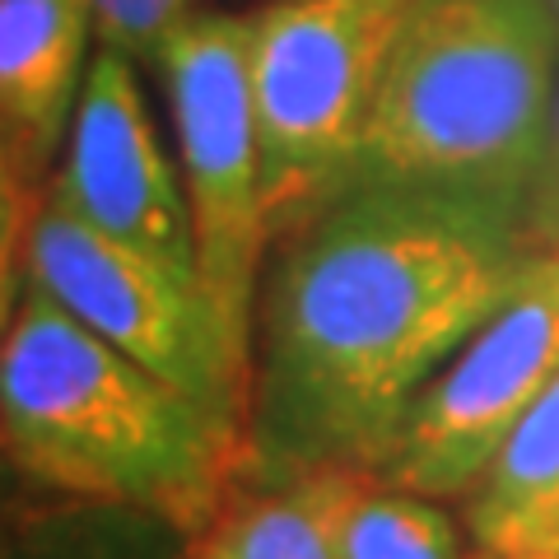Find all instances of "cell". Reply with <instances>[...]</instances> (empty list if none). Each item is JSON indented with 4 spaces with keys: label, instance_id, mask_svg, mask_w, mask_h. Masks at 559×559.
I'll return each mask as SVG.
<instances>
[{
    "label": "cell",
    "instance_id": "cell-13",
    "mask_svg": "<svg viewBox=\"0 0 559 559\" xmlns=\"http://www.w3.org/2000/svg\"><path fill=\"white\" fill-rule=\"evenodd\" d=\"M90 10L103 47L145 66H159L164 43L197 14L191 0H90Z\"/></svg>",
    "mask_w": 559,
    "mask_h": 559
},
{
    "label": "cell",
    "instance_id": "cell-16",
    "mask_svg": "<svg viewBox=\"0 0 559 559\" xmlns=\"http://www.w3.org/2000/svg\"><path fill=\"white\" fill-rule=\"evenodd\" d=\"M546 164L555 168V178H559V108H555V135H550V159Z\"/></svg>",
    "mask_w": 559,
    "mask_h": 559
},
{
    "label": "cell",
    "instance_id": "cell-3",
    "mask_svg": "<svg viewBox=\"0 0 559 559\" xmlns=\"http://www.w3.org/2000/svg\"><path fill=\"white\" fill-rule=\"evenodd\" d=\"M555 135L550 0H406L341 191L518 210Z\"/></svg>",
    "mask_w": 559,
    "mask_h": 559
},
{
    "label": "cell",
    "instance_id": "cell-15",
    "mask_svg": "<svg viewBox=\"0 0 559 559\" xmlns=\"http://www.w3.org/2000/svg\"><path fill=\"white\" fill-rule=\"evenodd\" d=\"M20 275H24V242H5V248H0V336H5L14 308L24 299Z\"/></svg>",
    "mask_w": 559,
    "mask_h": 559
},
{
    "label": "cell",
    "instance_id": "cell-2",
    "mask_svg": "<svg viewBox=\"0 0 559 559\" xmlns=\"http://www.w3.org/2000/svg\"><path fill=\"white\" fill-rule=\"evenodd\" d=\"M0 448L66 495L197 536L248 476V433L24 289L0 336Z\"/></svg>",
    "mask_w": 559,
    "mask_h": 559
},
{
    "label": "cell",
    "instance_id": "cell-6",
    "mask_svg": "<svg viewBox=\"0 0 559 559\" xmlns=\"http://www.w3.org/2000/svg\"><path fill=\"white\" fill-rule=\"evenodd\" d=\"M252 14L197 10L159 51L182 187L197 234V271L229 326L252 345L271 224L261 201V145L252 112Z\"/></svg>",
    "mask_w": 559,
    "mask_h": 559
},
{
    "label": "cell",
    "instance_id": "cell-12",
    "mask_svg": "<svg viewBox=\"0 0 559 559\" xmlns=\"http://www.w3.org/2000/svg\"><path fill=\"white\" fill-rule=\"evenodd\" d=\"M341 559H462V536L439 499L359 471L341 509Z\"/></svg>",
    "mask_w": 559,
    "mask_h": 559
},
{
    "label": "cell",
    "instance_id": "cell-19",
    "mask_svg": "<svg viewBox=\"0 0 559 559\" xmlns=\"http://www.w3.org/2000/svg\"><path fill=\"white\" fill-rule=\"evenodd\" d=\"M555 5H559V0H555Z\"/></svg>",
    "mask_w": 559,
    "mask_h": 559
},
{
    "label": "cell",
    "instance_id": "cell-1",
    "mask_svg": "<svg viewBox=\"0 0 559 559\" xmlns=\"http://www.w3.org/2000/svg\"><path fill=\"white\" fill-rule=\"evenodd\" d=\"M546 252L518 210L355 187L271 242L248 476L378 471L411 401Z\"/></svg>",
    "mask_w": 559,
    "mask_h": 559
},
{
    "label": "cell",
    "instance_id": "cell-8",
    "mask_svg": "<svg viewBox=\"0 0 559 559\" xmlns=\"http://www.w3.org/2000/svg\"><path fill=\"white\" fill-rule=\"evenodd\" d=\"M38 197L135 252L201 275L182 168L168 164L135 84V61L117 47H98L90 57L61 164Z\"/></svg>",
    "mask_w": 559,
    "mask_h": 559
},
{
    "label": "cell",
    "instance_id": "cell-9",
    "mask_svg": "<svg viewBox=\"0 0 559 559\" xmlns=\"http://www.w3.org/2000/svg\"><path fill=\"white\" fill-rule=\"evenodd\" d=\"M90 0H0V140L38 197L66 150L90 70Z\"/></svg>",
    "mask_w": 559,
    "mask_h": 559
},
{
    "label": "cell",
    "instance_id": "cell-5",
    "mask_svg": "<svg viewBox=\"0 0 559 559\" xmlns=\"http://www.w3.org/2000/svg\"><path fill=\"white\" fill-rule=\"evenodd\" d=\"M24 280L140 369L248 433L252 345L229 326L201 275L135 252L66 215L61 205L33 197L24 224Z\"/></svg>",
    "mask_w": 559,
    "mask_h": 559
},
{
    "label": "cell",
    "instance_id": "cell-17",
    "mask_svg": "<svg viewBox=\"0 0 559 559\" xmlns=\"http://www.w3.org/2000/svg\"><path fill=\"white\" fill-rule=\"evenodd\" d=\"M476 559H495V555H485V550H480V555H476Z\"/></svg>",
    "mask_w": 559,
    "mask_h": 559
},
{
    "label": "cell",
    "instance_id": "cell-14",
    "mask_svg": "<svg viewBox=\"0 0 559 559\" xmlns=\"http://www.w3.org/2000/svg\"><path fill=\"white\" fill-rule=\"evenodd\" d=\"M28 210H33V197H28V187L20 182V173H14V164H10L5 140H0V248H5V242H24Z\"/></svg>",
    "mask_w": 559,
    "mask_h": 559
},
{
    "label": "cell",
    "instance_id": "cell-7",
    "mask_svg": "<svg viewBox=\"0 0 559 559\" xmlns=\"http://www.w3.org/2000/svg\"><path fill=\"white\" fill-rule=\"evenodd\" d=\"M555 378L559 248H546L522 275V285L471 331V341L411 401L378 476L425 499L471 495L513 425Z\"/></svg>",
    "mask_w": 559,
    "mask_h": 559
},
{
    "label": "cell",
    "instance_id": "cell-11",
    "mask_svg": "<svg viewBox=\"0 0 559 559\" xmlns=\"http://www.w3.org/2000/svg\"><path fill=\"white\" fill-rule=\"evenodd\" d=\"M466 522L495 559H559V378L471 489Z\"/></svg>",
    "mask_w": 559,
    "mask_h": 559
},
{
    "label": "cell",
    "instance_id": "cell-10",
    "mask_svg": "<svg viewBox=\"0 0 559 559\" xmlns=\"http://www.w3.org/2000/svg\"><path fill=\"white\" fill-rule=\"evenodd\" d=\"M359 466L242 476L191 540V559H341V509Z\"/></svg>",
    "mask_w": 559,
    "mask_h": 559
},
{
    "label": "cell",
    "instance_id": "cell-4",
    "mask_svg": "<svg viewBox=\"0 0 559 559\" xmlns=\"http://www.w3.org/2000/svg\"><path fill=\"white\" fill-rule=\"evenodd\" d=\"M396 0H275L252 14V112L271 242L341 197L401 20Z\"/></svg>",
    "mask_w": 559,
    "mask_h": 559
},
{
    "label": "cell",
    "instance_id": "cell-18",
    "mask_svg": "<svg viewBox=\"0 0 559 559\" xmlns=\"http://www.w3.org/2000/svg\"><path fill=\"white\" fill-rule=\"evenodd\" d=\"M396 5H406V0H396Z\"/></svg>",
    "mask_w": 559,
    "mask_h": 559
}]
</instances>
